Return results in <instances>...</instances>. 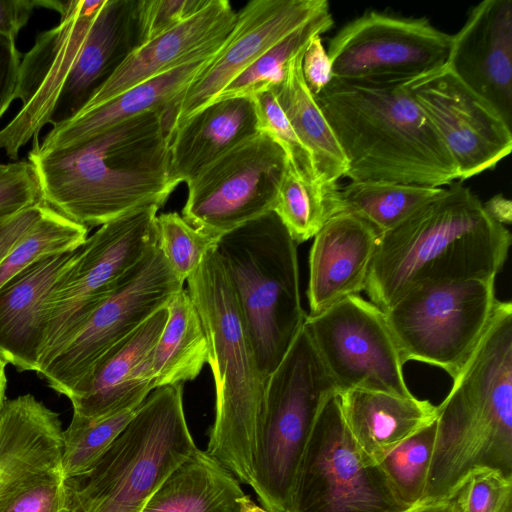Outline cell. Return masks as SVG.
Returning <instances> with one entry per match:
<instances>
[{"label":"cell","instance_id":"4316f807","mask_svg":"<svg viewBox=\"0 0 512 512\" xmlns=\"http://www.w3.org/2000/svg\"><path fill=\"white\" fill-rule=\"evenodd\" d=\"M257 132L253 98L214 101L171 133L170 182L175 188L187 183L205 166Z\"/></svg>","mask_w":512,"mask_h":512},{"label":"cell","instance_id":"4fadbf2b","mask_svg":"<svg viewBox=\"0 0 512 512\" xmlns=\"http://www.w3.org/2000/svg\"><path fill=\"white\" fill-rule=\"evenodd\" d=\"M287 168L281 146L258 131L187 182L182 217L193 227L220 237L273 211Z\"/></svg>","mask_w":512,"mask_h":512},{"label":"cell","instance_id":"681fc988","mask_svg":"<svg viewBox=\"0 0 512 512\" xmlns=\"http://www.w3.org/2000/svg\"><path fill=\"white\" fill-rule=\"evenodd\" d=\"M404 512H460V508L455 493H452L438 500L419 502Z\"/></svg>","mask_w":512,"mask_h":512},{"label":"cell","instance_id":"7402d4cb","mask_svg":"<svg viewBox=\"0 0 512 512\" xmlns=\"http://www.w3.org/2000/svg\"><path fill=\"white\" fill-rule=\"evenodd\" d=\"M313 238L308 316L365 290L379 233L357 215L342 212L330 218Z\"/></svg>","mask_w":512,"mask_h":512},{"label":"cell","instance_id":"e0dca14e","mask_svg":"<svg viewBox=\"0 0 512 512\" xmlns=\"http://www.w3.org/2000/svg\"><path fill=\"white\" fill-rule=\"evenodd\" d=\"M405 85L453 158L458 180L492 169L511 152V127L446 64Z\"/></svg>","mask_w":512,"mask_h":512},{"label":"cell","instance_id":"9a60e30c","mask_svg":"<svg viewBox=\"0 0 512 512\" xmlns=\"http://www.w3.org/2000/svg\"><path fill=\"white\" fill-rule=\"evenodd\" d=\"M304 325L338 392L413 395L385 314L370 300L348 296L317 315H307Z\"/></svg>","mask_w":512,"mask_h":512},{"label":"cell","instance_id":"52a82bcc","mask_svg":"<svg viewBox=\"0 0 512 512\" xmlns=\"http://www.w3.org/2000/svg\"><path fill=\"white\" fill-rule=\"evenodd\" d=\"M183 384L154 389L84 474L67 478L71 512H141L166 477L196 449Z\"/></svg>","mask_w":512,"mask_h":512},{"label":"cell","instance_id":"ab89813d","mask_svg":"<svg viewBox=\"0 0 512 512\" xmlns=\"http://www.w3.org/2000/svg\"><path fill=\"white\" fill-rule=\"evenodd\" d=\"M453 493L460 512H500L512 499V478L493 469H475Z\"/></svg>","mask_w":512,"mask_h":512},{"label":"cell","instance_id":"4dcf8cb0","mask_svg":"<svg viewBox=\"0 0 512 512\" xmlns=\"http://www.w3.org/2000/svg\"><path fill=\"white\" fill-rule=\"evenodd\" d=\"M166 309V322L150 355L155 389L195 379L209 355L202 320L188 290L177 292Z\"/></svg>","mask_w":512,"mask_h":512},{"label":"cell","instance_id":"30bf717a","mask_svg":"<svg viewBox=\"0 0 512 512\" xmlns=\"http://www.w3.org/2000/svg\"><path fill=\"white\" fill-rule=\"evenodd\" d=\"M495 278L415 287L383 311L405 364L415 360L455 378L485 332Z\"/></svg>","mask_w":512,"mask_h":512},{"label":"cell","instance_id":"484cf974","mask_svg":"<svg viewBox=\"0 0 512 512\" xmlns=\"http://www.w3.org/2000/svg\"><path fill=\"white\" fill-rule=\"evenodd\" d=\"M338 398L345 425L368 465H378L437 418V406L413 395L352 389L338 392Z\"/></svg>","mask_w":512,"mask_h":512},{"label":"cell","instance_id":"bcb514c9","mask_svg":"<svg viewBox=\"0 0 512 512\" xmlns=\"http://www.w3.org/2000/svg\"><path fill=\"white\" fill-rule=\"evenodd\" d=\"M44 205L42 199L17 213L0 217V264L40 217Z\"/></svg>","mask_w":512,"mask_h":512},{"label":"cell","instance_id":"b9f144b4","mask_svg":"<svg viewBox=\"0 0 512 512\" xmlns=\"http://www.w3.org/2000/svg\"><path fill=\"white\" fill-rule=\"evenodd\" d=\"M0 512H71L67 478L59 472L35 482L10 499Z\"/></svg>","mask_w":512,"mask_h":512},{"label":"cell","instance_id":"d6986e66","mask_svg":"<svg viewBox=\"0 0 512 512\" xmlns=\"http://www.w3.org/2000/svg\"><path fill=\"white\" fill-rule=\"evenodd\" d=\"M448 68L512 123V1L485 0L474 6L452 35Z\"/></svg>","mask_w":512,"mask_h":512},{"label":"cell","instance_id":"2e32d148","mask_svg":"<svg viewBox=\"0 0 512 512\" xmlns=\"http://www.w3.org/2000/svg\"><path fill=\"white\" fill-rule=\"evenodd\" d=\"M105 0L39 1L56 10L59 24L38 35L20 62L15 99L16 116L0 130V149L17 160L19 151L38 137L49 119L62 86Z\"/></svg>","mask_w":512,"mask_h":512},{"label":"cell","instance_id":"603a6c76","mask_svg":"<svg viewBox=\"0 0 512 512\" xmlns=\"http://www.w3.org/2000/svg\"><path fill=\"white\" fill-rule=\"evenodd\" d=\"M166 319L163 307L100 360L81 390L69 399L74 416L99 419L143 403L155 389L150 355Z\"/></svg>","mask_w":512,"mask_h":512},{"label":"cell","instance_id":"ac0fdd59","mask_svg":"<svg viewBox=\"0 0 512 512\" xmlns=\"http://www.w3.org/2000/svg\"><path fill=\"white\" fill-rule=\"evenodd\" d=\"M329 8L326 0H252L238 12L234 26L210 63L175 103L171 133L211 104L242 71L289 33Z\"/></svg>","mask_w":512,"mask_h":512},{"label":"cell","instance_id":"5bb4252c","mask_svg":"<svg viewBox=\"0 0 512 512\" xmlns=\"http://www.w3.org/2000/svg\"><path fill=\"white\" fill-rule=\"evenodd\" d=\"M452 35L425 18L367 11L331 39L332 78L408 82L444 66Z\"/></svg>","mask_w":512,"mask_h":512},{"label":"cell","instance_id":"7dc6e473","mask_svg":"<svg viewBox=\"0 0 512 512\" xmlns=\"http://www.w3.org/2000/svg\"><path fill=\"white\" fill-rule=\"evenodd\" d=\"M35 7L36 0H0V34L15 39Z\"/></svg>","mask_w":512,"mask_h":512},{"label":"cell","instance_id":"5b68a950","mask_svg":"<svg viewBox=\"0 0 512 512\" xmlns=\"http://www.w3.org/2000/svg\"><path fill=\"white\" fill-rule=\"evenodd\" d=\"M186 281L207 336L215 383V419L206 452L252 488L266 380L215 247Z\"/></svg>","mask_w":512,"mask_h":512},{"label":"cell","instance_id":"836d02e7","mask_svg":"<svg viewBox=\"0 0 512 512\" xmlns=\"http://www.w3.org/2000/svg\"><path fill=\"white\" fill-rule=\"evenodd\" d=\"M333 24L330 8L323 10L262 54L236 76L214 101L237 97L253 98L259 93L274 89L283 81L289 62L305 50L314 36L327 32Z\"/></svg>","mask_w":512,"mask_h":512},{"label":"cell","instance_id":"ffe728a7","mask_svg":"<svg viewBox=\"0 0 512 512\" xmlns=\"http://www.w3.org/2000/svg\"><path fill=\"white\" fill-rule=\"evenodd\" d=\"M235 20L229 1L208 0L191 17L135 47L79 114L194 58L217 52Z\"/></svg>","mask_w":512,"mask_h":512},{"label":"cell","instance_id":"74e56055","mask_svg":"<svg viewBox=\"0 0 512 512\" xmlns=\"http://www.w3.org/2000/svg\"><path fill=\"white\" fill-rule=\"evenodd\" d=\"M219 237L190 225L177 212L157 216V245L173 272L185 282Z\"/></svg>","mask_w":512,"mask_h":512},{"label":"cell","instance_id":"3957f363","mask_svg":"<svg viewBox=\"0 0 512 512\" xmlns=\"http://www.w3.org/2000/svg\"><path fill=\"white\" fill-rule=\"evenodd\" d=\"M436 438L422 501L452 494L473 470L512 478V304L497 300L468 360L437 406Z\"/></svg>","mask_w":512,"mask_h":512},{"label":"cell","instance_id":"e575fe53","mask_svg":"<svg viewBox=\"0 0 512 512\" xmlns=\"http://www.w3.org/2000/svg\"><path fill=\"white\" fill-rule=\"evenodd\" d=\"M88 231L45 203L40 217L0 264V287L41 259L76 251Z\"/></svg>","mask_w":512,"mask_h":512},{"label":"cell","instance_id":"277c9868","mask_svg":"<svg viewBox=\"0 0 512 512\" xmlns=\"http://www.w3.org/2000/svg\"><path fill=\"white\" fill-rule=\"evenodd\" d=\"M315 98L351 181L440 187L458 179L453 158L405 82L332 78Z\"/></svg>","mask_w":512,"mask_h":512},{"label":"cell","instance_id":"60d3db41","mask_svg":"<svg viewBox=\"0 0 512 512\" xmlns=\"http://www.w3.org/2000/svg\"><path fill=\"white\" fill-rule=\"evenodd\" d=\"M207 2L208 0H137V46L191 17Z\"/></svg>","mask_w":512,"mask_h":512},{"label":"cell","instance_id":"d590c367","mask_svg":"<svg viewBox=\"0 0 512 512\" xmlns=\"http://www.w3.org/2000/svg\"><path fill=\"white\" fill-rule=\"evenodd\" d=\"M139 407L92 420L72 415L63 431L61 467L65 478L88 471L127 427Z\"/></svg>","mask_w":512,"mask_h":512},{"label":"cell","instance_id":"f35d334b","mask_svg":"<svg viewBox=\"0 0 512 512\" xmlns=\"http://www.w3.org/2000/svg\"><path fill=\"white\" fill-rule=\"evenodd\" d=\"M253 99L258 131L268 134L281 146L289 166L300 179L309 183L321 182L310 151L293 130L272 90L259 93Z\"/></svg>","mask_w":512,"mask_h":512},{"label":"cell","instance_id":"9c48e42d","mask_svg":"<svg viewBox=\"0 0 512 512\" xmlns=\"http://www.w3.org/2000/svg\"><path fill=\"white\" fill-rule=\"evenodd\" d=\"M151 205L103 224L75 251L48 303L40 365L44 368L157 242V211Z\"/></svg>","mask_w":512,"mask_h":512},{"label":"cell","instance_id":"7bdbcfd3","mask_svg":"<svg viewBox=\"0 0 512 512\" xmlns=\"http://www.w3.org/2000/svg\"><path fill=\"white\" fill-rule=\"evenodd\" d=\"M41 200L40 186L28 161L0 163V217L17 213Z\"/></svg>","mask_w":512,"mask_h":512},{"label":"cell","instance_id":"f1b7e54d","mask_svg":"<svg viewBox=\"0 0 512 512\" xmlns=\"http://www.w3.org/2000/svg\"><path fill=\"white\" fill-rule=\"evenodd\" d=\"M240 484L215 458L197 448L166 477L141 512H267Z\"/></svg>","mask_w":512,"mask_h":512},{"label":"cell","instance_id":"7c38bea8","mask_svg":"<svg viewBox=\"0 0 512 512\" xmlns=\"http://www.w3.org/2000/svg\"><path fill=\"white\" fill-rule=\"evenodd\" d=\"M379 465L366 464L349 433L338 393L323 405L302 455L292 512H404Z\"/></svg>","mask_w":512,"mask_h":512},{"label":"cell","instance_id":"8fae6325","mask_svg":"<svg viewBox=\"0 0 512 512\" xmlns=\"http://www.w3.org/2000/svg\"><path fill=\"white\" fill-rule=\"evenodd\" d=\"M157 242L93 311L40 374L70 399L81 390L100 360L183 289Z\"/></svg>","mask_w":512,"mask_h":512},{"label":"cell","instance_id":"1f68e13d","mask_svg":"<svg viewBox=\"0 0 512 512\" xmlns=\"http://www.w3.org/2000/svg\"><path fill=\"white\" fill-rule=\"evenodd\" d=\"M444 188L390 181H351L341 189L344 212L388 232L443 192Z\"/></svg>","mask_w":512,"mask_h":512},{"label":"cell","instance_id":"ba28073f","mask_svg":"<svg viewBox=\"0 0 512 512\" xmlns=\"http://www.w3.org/2000/svg\"><path fill=\"white\" fill-rule=\"evenodd\" d=\"M335 393L338 388L303 324L266 380L252 489L267 512H292L302 455L323 405Z\"/></svg>","mask_w":512,"mask_h":512},{"label":"cell","instance_id":"816d5d0a","mask_svg":"<svg viewBox=\"0 0 512 512\" xmlns=\"http://www.w3.org/2000/svg\"><path fill=\"white\" fill-rule=\"evenodd\" d=\"M500 512H512V499L505 503Z\"/></svg>","mask_w":512,"mask_h":512},{"label":"cell","instance_id":"d6a6232c","mask_svg":"<svg viewBox=\"0 0 512 512\" xmlns=\"http://www.w3.org/2000/svg\"><path fill=\"white\" fill-rule=\"evenodd\" d=\"M273 212L296 244L314 237L333 216L344 212L338 182L309 183L300 179L288 163Z\"/></svg>","mask_w":512,"mask_h":512},{"label":"cell","instance_id":"f907efd6","mask_svg":"<svg viewBox=\"0 0 512 512\" xmlns=\"http://www.w3.org/2000/svg\"><path fill=\"white\" fill-rule=\"evenodd\" d=\"M6 365L7 363L0 358V415L7 401L6 399V388H7V376H6Z\"/></svg>","mask_w":512,"mask_h":512},{"label":"cell","instance_id":"f546056e","mask_svg":"<svg viewBox=\"0 0 512 512\" xmlns=\"http://www.w3.org/2000/svg\"><path fill=\"white\" fill-rule=\"evenodd\" d=\"M304 51L289 62L283 81L272 92L293 130L310 151L320 181L338 182L345 176L347 161L321 107L304 81Z\"/></svg>","mask_w":512,"mask_h":512},{"label":"cell","instance_id":"f6af8a7d","mask_svg":"<svg viewBox=\"0 0 512 512\" xmlns=\"http://www.w3.org/2000/svg\"><path fill=\"white\" fill-rule=\"evenodd\" d=\"M20 56L15 39L0 34V118L15 99Z\"/></svg>","mask_w":512,"mask_h":512},{"label":"cell","instance_id":"83f0119b","mask_svg":"<svg viewBox=\"0 0 512 512\" xmlns=\"http://www.w3.org/2000/svg\"><path fill=\"white\" fill-rule=\"evenodd\" d=\"M217 52L194 58L127 89L66 124L52 128L41 143L38 138L33 139V146L41 152L62 148L146 112L163 107L173 109L180 96Z\"/></svg>","mask_w":512,"mask_h":512},{"label":"cell","instance_id":"8992f818","mask_svg":"<svg viewBox=\"0 0 512 512\" xmlns=\"http://www.w3.org/2000/svg\"><path fill=\"white\" fill-rule=\"evenodd\" d=\"M215 251L265 380L302 328L297 244L272 211L221 235Z\"/></svg>","mask_w":512,"mask_h":512},{"label":"cell","instance_id":"c3c4849f","mask_svg":"<svg viewBox=\"0 0 512 512\" xmlns=\"http://www.w3.org/2000/svg\"><path fill=\"white\" fill-rule=\"evenodd\" d=\"M487 214L499 224L504 226L511 224L512 221V203L502 194H497L483 203Z\"/></svg>","mask_w":512,"mask_h":512},{"label":"cell","instance_id":"6da1fadb","mask_svg":"<svg viewBox=\"0 0 512 512\" xmlns=\"http://www.w3.org/2000/svg\"><path fill=\"white\" fill-rule=\"evenodd\" d=\"M170 107L128 119L77 143L28 153L44 202L67 218L102 226L132 210L161 207L169 179Z\"/></svg>","mask_w":512,"mask_h":512},{"label":"cell","instance_id":"44dd1931","mask_svg":"<svg viewBox=\"0 0 512 512\" xmlns=\"http://www.w3.org/2000/svg\"><path fill=\"white\" fill-rule=\"evenodd\" d=\"M59 414L31 394L6 401L0 415V508L61 467Z\"/></svg>","mask_w":512,"mask_h":512},{"label":"cell","instance_id":"cb8c5ba5","mask_svg":"<svg viewBox=\"0 0 512 512\" xmlns=\"http://www.w3.org/2000/svg\"><path fill=\"white\" fill-rule=\"evenodd\" d=\"M75 251L41 259L0 287V358L19 371H38L48 303Z\"/></svg>","mask_w":512,"mask_h":512},{"label":"cell","instance_id":"ee69618b","mask_svg":"<svg viewBox=\"0 0 512 512\" xmlns=\"http://www.w3.org/2000/svg\"><path fill=\"white\" fill-rule=\"evenodd\" d=\"M302 74L310 92L317 96L332 80L331 60L325 50L321 35L314 36L305 48Z\"/></svg>","mask_w":512,"mask_h":512},{"label":"cell","instance_id":"8d00e7d4","mask_svg":"<svg viewBox=\"0 0 512 512\" xmlns=\"http://www.w3.org/2000/svg\"><path fill=\"white\" fill-rule=\"evenodd\" d=\"M436 420L396 446L378 464L403 504L421 502L428 479L435 438Z\"/></svg>","mask_w":512,"mask_h":512},{"label":"cell","instance_id":"d4e9b609","mask_svg":"<svg viewBox=\"0 0 512 512\" xmlns=\"http://www.w3.org/2000/svg\"><path fill=\"white\" fill-rule=\"evenodd\" d=\"M136 1L105 0L59 93L52 128L75 118L137 46Z\"/></svg>","mask_w":512,"mask_h":512},{"label":"cell","instance_id":"7a4b0ae2","mask_svg":"<svg viewBox=\"0 0 512 512\" xmlns=\"http://www.w3.org/2000/svg\"><path fill=\"white\" fill-rule=\"evenodd\" d=\"M511 233L467 187L451 183L392 230L379 235L365 290L382 311L407 291L438 283L492 279Z\"/></svg>","mask_w":512,"mask_h":512}]
</instances>
